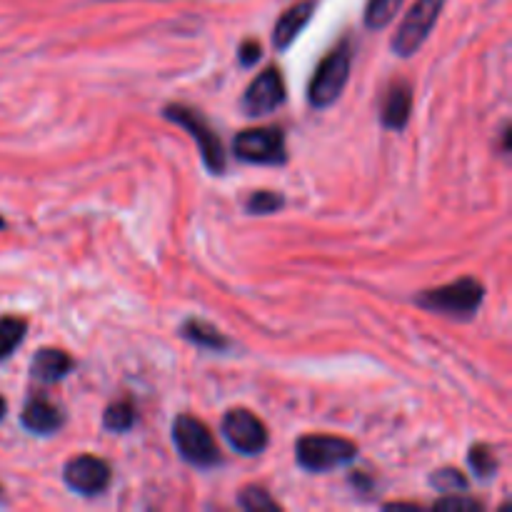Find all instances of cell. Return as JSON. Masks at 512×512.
Masks as SVG:
<instances>
[{"label": "cell", "mask_w": 512, "mask_h": 512, "mask_svg": "<svg viewBox=\"0 0 512 512\" xmlns=\"http://www.w3.org/2000/svg\"><path fill=\"white\" fill-rule=\"evenodd\" d=\"M260 55H263V45H260L258 40L248 38V40H243V43H240L238 60H240V65H243V68H253V65L260 60Z\"/></svg>", "instance_id": "obj_24"}, {"label": "cell", "mask_w": 512, "mask_h": 512, "mask_svg": "<svg viewBox=\"0 0 512 512\" xmlns=\"http://www.w3.org/2000/svg\"><path fill=\"white\" fill-rule=\"evenodd\" d=\"M220 430H223L230 448L240 455H260L270 443L265 423L258 415L250 413L248 408L228 410V413L223 415Z\"/></svg>", "instance_id": "obj_8"}, {"label": "cell", "mask_w": 512, "mask_h": 512, "mask_svg": "<svg viewBox=\"0 0 512 512\" xmlns=\"http://www.w3.org/2000/svg\"><path fill=\"white\" fill-rule=\"evenodd\" d=\"M468 463L470 470L475 473V478L480 480L495 478V473H498L500 468L498 453H495V448H490V445L485 443H475L473 448L468 450Z\"/></svg>", "instance_id": "obj_18"}, {"label": "cell", "mask_w": 512, "mask_h": 512, "mask_svg": "<svg viewBox=\"0 0 512 512\" xmlns=\"http://www.w3.org/2000/svg\"><path fill=\"white\" fill-rule=\"evenodd\" d=\"M285 98H288V88H285L283 73L280 68L270 65L245 88L243 98H240V110L248 118H263V115L275 113L285 103Z\"/></svg>", "instance_id": "obj_9"}, {"label": "cell", "mask_w": 512, "mask_h": 512, "mask_svg": "<svg viewBox=\"0 0 512 512\" xmlns=\"http://www.w3.org/2000/svg\"><path fill=\"white\" fill-rule=\"evenodd\" d=\"M5 225H8V223H5V218H3V215H0V230H5Z\"/></svg>", "instance_id": "obj_27"}, {"label": "cell", "mask_w": 512, "mask_h": 512, "mask_svg": "<svg viewBox=\"0 0 512 512\" xmlns=\"http://www.w3.org/2000/svg\"><path fill=\"white\" fill-rule=\"evenodd\" d=\"M443 8L445 0H415L413 8L408 10V15L400 23L393 43H390L393 53L400 55V58H410V55L418 53L425 40H428V35L433 33Z\"/></svg>", "instance_id": "obj_7"}, {"label": "cell", "mask_w": 512, "mask_h": 512, "mask_svg": "<svg viewBox=\"0 0 512 512\" xmlns=\"http://www.w3.org/2000/svg\"><path fill=\"white\" fill-rule=\"evenodd\" d=\"M295 458L298 465L308 473H330V470L345 468L358 458V445L340 435H318L310 433L298 438L295 443Z\"/></svg>", "instance_id": "obj_3"}, {"label": "cell", "mask_w": 512, "mask_h": 512, "mask_svg": "<svg viewBox=\"0 0 512 512\" xmlns=\"http://www.w3.org/2000/svg\"><path fill=\"white\" fill-rule=\"evenodd\" d=\"M313 13H315V0H300V3H295L293 8H288L283 15H280L278 23H275L273 28V45L278 53L288 50L290 45L298 40V35L303 33L305 25H308L310 18H313Z\"/></svg>", "instance_id": "obj_13"}, {"label": "cell", "mask_w": 512, "mask_h": 512, "mask_svg": "<svg viewBox=\"0 0 512 512\" xmlns=\"http://www.w3.org/2000/svg\"><path fill=\"white\" fill-rule=\"evenodd\" d=\"M163 115L165 120H170V123L188 130L190 138L198 143L200 155H203V163L210 173L213 175L225 173V168H228V153H225L223 148V140L218 138V133H215L213 125L205 120L203 113H198L195 108H188V105L173 103V105H165Z\"/></svg>", "instance_id": "obj_4"}, {"label": "cell", "mask_w": 512, "mask_h": 512, "mask_svg": "<svg viewBox=\"0 0 512 512\" xmlns=\"http://www.w3.org/2000/svg\"><path fill=\"white\" fill-rule=\"evenodd\" d=\"M430 485H433L438 493L443 495H450V493H463V490H468V478H465L460 470L455 468H440L435 470L433 475H430Z\"/></svg>", "instance_id": "obj_22"}, {"label": "cell", "mask_w": 512, "mask_h": 512, "mask_svg": "<svg viewBox=\"0 0 512 512\" xmlns=\"http://www.w3.org/2000/svg\"><path fill=\"white\" fill-rule=\"evenodd\" d=\"M25 333H28V320L25 318H18V315H3L0 318V363L8 360L20 348Z\"/></svg>", "instance_id": "obj_16"}, {"label": "cell", "mask_w": 512, "mask_h": 512, "mask_svg": "<svg viewBox=\"0 0 512 512\" xmlns=\"http://www.w3.org/2000/svg\"><path fill=\"white\" fill-rule=\"evenodd\" d=\"M5 413H8V403H5V398L0 395V420L5 418Z\"/></svg>", "instance_id": "obj_26"}, {"label": "cell", "mask_w": 512, "mask_h": 512, "mask_svg": "<svg viewBox=\"0 0 512 512\" xmlns=\"http://www.w3.org/2000/svg\"><path fill=\"white\" fill-rule=\"evenodd\" d=\"M113 470L103 458L95 455H75L65 463L63 480L73 493L78 495H100L110 485Z\"/></svg>", "instance_id": "obj_10"}, {"label": "cell", "mask_w": 512, "mask_h": 512, "mask_svg": "<svg viewBox=\"0 0 512 512\" xmlns=\"http://www.w3.org/2000/svg\"><path fill=\"white\" fill-rule=\"evenodd\" d=\"M350 65H353V45L348 38H343L335 48L328 50V55L315 68L308 85V100L313 108H328L340 98L348 85Z\"/></svg>", "instance_id": "obj_2"}, {"label": "cell", "mask_w": 512, "mask_h": 512, "mask_svg": "<svg viewBox=\"0 0 512 512\" xmlns=\"http://www.w3.org/2000/svg\"><path fill=\"white\" fill-rule=\"evenodd\" d=\"M413 115V88L408 80H393L383 98L380 108V123L388 130H405Z\"/></svg>", "instance_id": "obj_12"}, {"label": "cell", "mask_w": 512, "mask_h": 512, "mask_svg": "<svg viewBox=\"0 0 512 512\" xmlns=\"http://www.w3.org/2000/svg\"><path fill=\"white\" fill-rule=\"evenodd\" d=\"M75 368V360L70 358L65 350L60 348H40L35 353L33 363H30V375L33 380L43 385H53L60 383L63 378H68Z\"/></svg>", "instance_id": "obj_14"}, {"label": "cell", "mask_w": 512, "mask_h": 512, "mask_svg": "<svg viewBox=\"0 0 512 512\" xmlns=\"http://www.w3.org/2000/svg\"><path fill=\"white\" fill-rule=\"evenodd\" d=\"M0 493H3V490H0Z\"/></svg>", "instance_id": "obj_28"}, {"label": "cell", "mask_w": 512, "mask_h": 512, "mask_svg": "<svg viewBox=\"0 0 512 512\" xmlns=\"http://www.w3.org/2000/svg\"><path fill=\"white\" fill-rule=\"evenodd\" d=\"M233 155L243 163L283 165L288 160L285 133L278 125L240 130L233 140Z\"/></svg>", "instance_id": "obj_6"}, {"label": "cell", "mask_w": 512, "mask_h": 512, "mask_svg": "<svg viewBox=\"0 0 512 512\" xmlns=\"http://www.w3.org/2000/svg\"><path fill=\"white\" fill-rule=\"evenodd\" d=\"M485 288L480 280L475 278H460L450 285H440V288L423 290L418 295V305L428 313L448 315L455 320H470L475 318L478 308L483 305Z\"/></svg>", "instance_id": "obj_1"}, {"label": "cell", "mask_w": 512, "mask_h": 512, "mask_svg": "<svg viewBox=\"0 0 512 512\" xmlns=\"http://www.w3.org/2000/svg\"><path fill=\"white\" fill-rule=\"evenodd\" d=\"M20 425L33 435H55L65 425V415L53 400L43 398V395H33L23 405Z\"/></svg>", "instance_id": "obj_11"}, {"label": "cell", "mask_w": 512, "mask_h": 512, "mask_svg": "<svg viewBox=\"0 0 512 512\" xmlns=\"http://www.w3.org/2000/svg\"><path fill=\"white\" fill-rule=\"evenodd\" d=\"M403 3L405 0H368V5H365V28L383 30L398 15Z\"/></svg>", "instance_id": "obj_19"}, {"label": "cell", "mask_w": 512, "mask_h": 512, "mask_svg": "<svg viewBox=\"0 0 512 512\" xmlns=\"http://www.w3.org/2000/svg\"><path fill=\"white\" fill-rule=\"evenodd\" d=\"M180 335H183L188 343L198 345V348L203 350H213V353H220V350L230 348V340L225 338L218 328H213V325L198 318L185 320L183 328H180Z\"/></svg>", "instance_id": "obj_15"}, {"label": "cell", "mask_w": 512, "mask_h": 512, "mask_svg": "<svg viewBox=\"0 0 512 512\" xmlns=\"http://www.w3.org/2000/svg\"><path fill=\"white\" fill-rule=\"evenodd\" d=\"M433 508L435 510H450V512H458V510L480 512L483 510V503H478V500L468 498V495H463V493H450V495H445V498H440Z\"/></svg>", "instance_id": "obj_23"}, {"label": "cell", "mask_w": 512, "mask_h": 512, "mask_svg": "<svg viewBox=\"0 0 512 512\" xmlns=\"http://www.w3.org/2000/svg\"><path fill=\"white\" fill-rule=\"evenodd\" d=\"M503 153H510V130H503Z\"/></svg>", "instance_id": "obj_25"}, {"label": "cell", "mask_w": 512, "mask_h": 512, "mask_svg": "<svg viewBox=\"0 0 512 512\" xmlns=\"http://www.w3.org/2000/svg\"><path fill=\"white\" fill-rule=\"evenodd\" d=\"M238 505L248 512H280L283 505L278 500H273V495L268 493L260 485H248V488L240 490L238 495Z\"/></svg>", "instance_id": "obj_20"}, {"label": "cell", "mask_w": 512, "mask_h": 512, "mask_svg": "<svg viewBox=\"0 0 512 512\" xmlns=\"http://www.w3.org/2000/svg\"><path fill=\"white\" fill-rule=\"evenodd\" d=\"M173 440L180 458L193 468L210 470L223 463V453H220L210 428L193 415L183 413L173 420Z\"/></svg>", "instance_id": "obj_5"}, {"label": "cell", "mask_w": 512, "mask_h": 512, "mask_svg": "<svg viewBox=\"0 0 512 512\" xmlns=\"http://www.w3.org/2000/svg\"><path fill=\"white\" fill-rule=\"evenodd\" d=\"M138 420L135 413V405L130 400H118V403H110L103 413V428L108 433H125L130 430Z\"/></svg>", "instance_id": "obj_17"}, {"label": "cell", "mask_w": 512, "mask_h": 512, "mask_svg": "<svg viewBox=\"0 0 512 512\" xmlns=\"http://www.w3.org/2000/svg\"><path fill=\"white\" fill-rule=\"evenodd\" d=\"M285 208V198L275 190H255L250 193V198L245 200V210L250 215H270L278 213V210Z\"/></svg>", "instance_id": "obj_21"}]
</instances>
